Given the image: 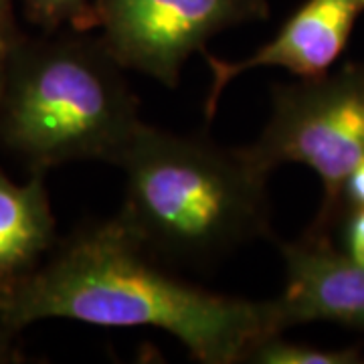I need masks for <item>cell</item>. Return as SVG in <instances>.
Masks as SVG:
<instances>
[{"instance_id": "1", "label": "cell", "mask_w": 364, "mask_h": 364, "mask_svg": "<svg viewBox=\"0 0 364 364\" xmlns=\"http://www.w3.org/2000/svg\"><path fill=\"white\" fill-rule=\"evenodd\" d=\"M0 314L16 332L53 318L150 326L181 340L203 364L245 363L255 342L282 334L272 299L215 294L172 275L117 215L75 229L49 259L2 289Z\"/></svg>"}, {"instance_id": "2", "label": "cell", "mask_w": 364, "mask_h": 364, "mask_svg": "<svg viewBox=\"0 0 364 364\" xmlns=\"http://www.w3.org/2000/svg\"><path fill=\"white\" fill-rule=\"evenodd\" d=\"M116 166L126 176L117 219L162 263L208 265L272 237V174L241 146L142 122Z\"/></svg>"}, {"instance_id": "3", "label": "cell", "mask_w": 364, "mask_h": 364, "mask_svg": "<svg viewBox=\"0 0 364 364\" xmlns=\"http://www.w3.org/2000/svg\"><path fill=\"white\" fill-rule=\"evenodd\" d=\"M124 71L91 31L18 37L0 87V148L31 174L81 160L116 166L144 122Z\"/></svg>"}, {"instance_id": "4", "label": "cell", "mask_w": 364, "mask_h": 364, "mask_svg": "<svg viewBox=\"0 0 364 364\" xmlns=\"http://www.w3.org/2000/svg\"><path fill=\"white\" fill-rule=\"evenodd\" d=\"M241 148L269 174L282 164H304L318 174L324 198L306 235L330 239L344 181L364 158L363 63L273 85L267 124L255 142Z\"/></svg>"}, {"instance_id": "5", "label": "cell", "mask_w": 364, "mask_h": 364, "mask_svg": "<svg viewBox=\"0 0 364 364\" xmlns=\"http://www.w3.org/2000/svg\"><path fill=\"white\" fill-rule=\"evenodd\" d=\"M97 31L124 69L166 87L181 83L188 57L231 26L265 21L267 0H97Z\"/></svg>"}, {"instance_id": "6", "label": "cell", "mask_w": 364, "mask_h": 364, "mask_svg": "<svg viewBox=\"0 0 364 364\" xmlns=\"http://www.w3.org/2000/svg\"><path fill=\"white\" fill-rule=\"evenodd\" d=\"M363 13L364 0H306L269 43L239 61H225L203 51L210 69V87L203 105L207 119L215 116L227 85L253 69L282 67L299 79L326 75L346 49Z\"/></svg>"}, {"instance_id": "7", "label": "cell", "mask_w": 364, "mask_h": 364, "mask_svg": "<svg viewBox=\"0 0 364 364\" xmlns=\"http://www.w3.org/2000/svg\"><path fill=\"white\" fill-rule=\"evenodd\" d=\"M286 284L272 299L277 330L332 322L364 332V265L346 257L330 239L304 235L279 245Z\"/></svg>"}, {"instance_id": "8", "label": "cell", "mask_w": 364, "mask_h": 364, "mask_svg": "<svg viewBox=\"0 0 364 364\" xmlns=\"http://www.w3.org/2000/svg\"><path fill=\"white\" fill-rule=\"evenodd\" d=\"M55 247V217L45 174L11 181L0 170V291L37 269Z\"/></svg>"}, {"instance_id": "9", "label": "cell", "mask_w": 364, "mask_h": 364, "mask_svg": "<svg viewBox=\"0 0 364 364\" xmlns=\"http://www.w3.org/2000/svg\"><path fill=\"white\" fill-rule=\"evenodd\" d=\"M363 360L358 348H314L308 344L289 342L282 334L261 338L251 346L245 356V363L253 364H356Z\"/></svg>"}, {"instance_id": "10", "label": "cell", "mask_w": 364, "mask_h": 364, "mask_svg": "<svg viewBox=\"0 0 364 364\" xmlns=\"http://www.w3.org/2000/svg\"><path fill=\"white\" fill-rule=\"evenodd\" d=\"M336 227H340V251L364 265V207L342 213Z\"/></svg>"}, {"instance_id": "11", "label": "cell", "mask_w": 364, "mask_h": 364, "mask_svg": "<svg viewBox=\"0 0 364 364\" xmlns=\"http://www.w3.org/2000/svg\"><path fill=\"white\" fill-rule=\"evenodd\" d=\"M364 207V158L352 168L348 178L344 181L342 186V195H340V217L342 213L350 210V208ZM338 217V219H340Z\"/></svg>"}, {"instance_id": "12", "label": "cell", "mask_w": 364, "mask_h": 364, "mask_svg": "<svg viewBox=\"0 0 364 364\" xmlns=\"http://www.w3.org/2000/svg\"><path fill=\"white\" fill-rule=\"evenodd\" d=\"M16 39H18V35L14 33L13 21L11 18H0V87H2V81H4L9 55H11V49H13Z\"/></svg>"}, {"instance_id": "13", "label": "cell", "mask_w": 364, "mask_h": 364, "mask_svg": "<svg viewBox=\"0 0 364 364\" xmlns=\"http://www.w3.org/2000/svg\"><path fill=\"white\" fill-rule=\"evenodd\" d=\"M14 336H16V330L6 324L2 314H0V363L14 360V356H16V352H14Z\"/></svg>"}, {"instance_id": "14", "label": "cell", "mask_w": 364, "mask_h": 364, "mask_svg": "<svg viewBox=\"0 0 364 364\" xmlns=\"http://www.w3.org/2000/svg\"><path fill=\"white\" fill-rule=\"evenodd\" d=\"M0 18H11V4H9V0H0Z\"/></svg>"}]
</instances>
